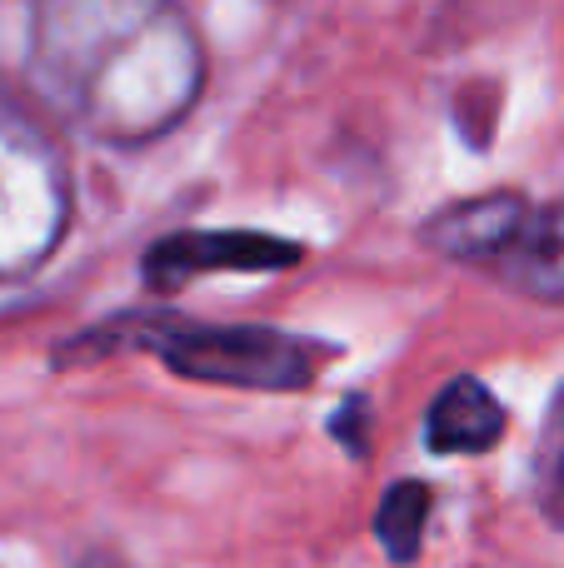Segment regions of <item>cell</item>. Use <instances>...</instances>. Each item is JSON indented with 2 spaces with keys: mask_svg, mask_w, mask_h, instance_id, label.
I'll use <instances>...</instances> for the list:
<instances>
[{
  "mask_svg": "<svg viewBox=\"0 0 564 568\" xmlns=\"http://www.w3.org/2000/svg\"><path fill=\"white\" fill-rule=\"evenodd\" d=\"M495 275L515 284L520 294L545 304H564V210L560 205H530L525 225L515 230L495 260Z\"/></svg>",
  "mask_w": 564,
  "mask_h": 568,
  "instance_id": "7",
  "label": "cell"
},
{
  "mask_svg": "<svg viewBox=\"0 0 564 568\" xmlns=\"http://www.w3.org/2000/svg\"><path fill=\"white\" fill-rule=\"evenodd\" d=\"M70 225V175L30 120L0 110V280H20L56 255Z\"/></svg>",
  "mask_w": 564,
  "mask_h": 568,
  "instance_id": "3",
  "label": "cell"
},
{
  "mask_svg": "<svg viewBox=\"0 0 564 568\" xmlns=\"http://www.w3.org/2000/svg\"><path fill=\"white\" fill-rule=\"evenodd\" d=\"M30 80L85 135L145 145L200 100L205 45L180 0H36Z\"/></svg>",
  "mask_w": 564,
  "mask_h": 568,
  "instance_id": "1",
  "label": "cell"
},
{
  "mask_svg": "<svg viewBox=\"0 0 564 568\" xmlns=\"http://www.w3.org/2000/svg\"><path fill=\"white\" fill-rule=\"evenodd\" d=\"M430 509H435V499H430V489L420 479H405L385 494V504H380V514H375V534L395 564H410L420 554Z\"/></svg>",
  "mask_w": 564,
  "mask_h": 568,
  "instance_id": "9",
  "label": "cell"
},
{
  "mask_svg": "<svg viewBox=\"0 0 564 568\" xmlns=\"http://www.w3.org/2000/svg\"><path fill=\"white\" fill-rule=\"evenodd\" d=\"M530 200L515 190H495V195L455 200L440 215L425 220V245L440 250L450 260H470V265H495L500 250L515 240V230L525 225Z\"/></svg>",
  "mask_w": 564,
  "mask_h": 568,
  "instance_id": "5",
  "label": "cell"
},
{
  "mask_svg": "<svg viewBox=\"0 0 564 568\" xmlns=\"http://www.w3.org/2000/svg\"><path fill=\"white\" fill-rule=\"evenodd\" d=\"M300 260V245L255 230H180L145 250V280L155 290H180L200 275H270Z\"/></svg>",
  "mask_w": 564,
  "mask_h": 568,
  "instance_id": "4",
  "label": "cell"
},
{
  "mask_svg": "<svg viewBox=\"0 0 564 568\" xmlns=\"http://www.w3.org/2000/svg\"><path fill=\"white\" fill-rule=\"evenodd\" d=\"M530 484H535V504H540V514H545V524L564 534V384L550 394L545 419H540Z\"/></svg>",
  "mask_w": 564,
  "mask_h": 568,
  "instance_id": "8",
  "label": "cell"
},
{
  "mask_svg": "<svg viewBox=\"0 0 564 568\" xmlns=\"http://www.w3.org/2000/svg\"><path fill=\"white\" fill-rule=\"evenodd\" d=\"M505 439V404L495 399L485 379H450L430 399L425 414V444L430 454H485Z\"/></svg>",
  "mask_w": 564,
  "mask_h": 568,
  "instance_id": "6",
  "label": "cell"
},
{
  "mask_svg": "<svg viewBox=\"0 0 564 568\" xmlns=\"http://www.w3.org/2000/svg\"><path fill=\"white\" fill-rule=\"evenodd\" d=\"M150 349L180 374L200 384H230V389L295 394L325 364V344L300 339L265 324H160Z\"/></svg>",
  "mask_w": 564,
  "mask_h": 568,
  "instance_id": "2",
  "label": "cell"
}]
</instances>
